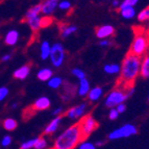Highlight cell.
<instances>
[{
	"label": "cell",
	"instance_id": "cell-20",
	"mask_svg": "<svg viewBox=\"0 0 149 149\" xmlns=\"http://www.w3.org/2000/svg\"><path fill=\"white\" fill-rule=\"evenodd\" d=\"M26 23L28 24V26L32 31H38L39 29L42 28V17L38 16V17L30 18V19L26 20Z\"/></svg>",
	"mask_w": 149,
	"mask_h": 149
},
{
	"label": "cell",
	"instance_id": "cell-42",
	"mask_svg": "<svg viewBox=\"0 0 149 149\" xmlns=\"http://www.w3.org/2000/svg\"><path fill=\"white\" fill-rule=\"evenodd\" d=\"M120 3H121V1H118V0H113L112 2H111V4H112V6L114 8H119Z\"/></svg>",
	"mask_w": 149,
	"mask_h": 149
},
{
	"label": "cell",
	"instance_id": "cell-25",
	"mask_svg": "<svg viewBox=\"0 0 149 149\" xmlns=\"http://www.w3.org/2000/svg\"><path fill=\"white\" fill-rule=\"evenodd\" d=\"M48 87L51 89H60L63 86V78L61 76H52L49 80L47 81Z\"/></svg>",
	"mask_w": 149,
	"mask_h": 149
},
{
	"label": "cell",
	"instance_id": "cell-8",
	"mask_svg": "<svg viewBox=\"0 0 149 149\" xmlns=\"http://www.w3.org/2000/svg\"><path fill=\"white\" fill-rule=\"evenodd\" d=\"M87 109H88L87 102H82V103L76 105V107H70L67 112H66V116L71 120H76V119H79V118H84L87 115Z\"/></svg>",
	"mask_w": 149,
	"mask_h": 149
},
{
	"label": "cell",
	"instance_id": "cell-3",
	"mask_svg": "<svg viewBox=\"0 0 149 149\" xmlns=\"http://www.w3.org/2000/svg\"><path fill=\"white\" fill-rule=\"evenodd\" d=\"M149 50V37L145 32H137L132 40L129 53L138 57L144 56Z\"/></svg>",
	"mask_w": 149,
	"mask_h": 149
},
{
	"label": "cell",
	"instance_id": "cell-32",
	"mask_svg": "<svg viewBox=\"0 0 149 149\" xmlns=\"http://www.w3.org/2000/svg\"><path fill=\"white\" fill-rule=\"evenodd\" d=\"M71 73H72V74L74 75L78 80H81V79L87 78V77H86V72L82 69H80V68H73L72 71H71Z\"/></svg>",
	"mask_w": 149,
	"mask_h": 149
},
{
	"label": "cell",
	"instance_id": "cell-44",
	"mask_svg": "<svg viewBox=\"0 0 149 149\" xmlns=\"http://www.w3.org/2000/svg\"><path fill=\"white\" fill-rule=\"evenodd\" d=\"M104 144V142H102V141H98L95 143V146L96 147H99V146H102V145Z\"/></svg>",
	"mask_w": 149,
	"mask_h": 149
},
{
	"label": "cell",
	"instance_id": "cell-5",
	"mask_svg": "<svg viewBox=\"0 0 149 149\" xmlns=\"http://www.w3.org/2000/svg\"><path fill=\"white\" fill-rule=\"evenodd\" d=\"M137 134L138 128L136 127V125L132 124V123H126V124L122 125V126L118 127V128L114 129L113 132H109L107 139L115 141V140H120L123 138H129Z\"/></svg>",
	"mask_w": 149,
	"mask_h": 149
},
{
	"label": "cell",
	"instance_id": "cell-23",
	"mask_svg": "<svg viewBox=\"0 0 149 149\" xmlns=\"http://www.w3.org/2000/svg\"><path fill=\"white\" fill-rule=\"evenodd\" d=\"M42 14V6H41V3H38V4L33 5L29 10L26 12L25 14V20H27V19H30V18H33V17H38V16H40Z\"/></svg>",
	"mask_w": 149,
	"mask_h": 149
},
{
	"label": "cell",
	"instance_id": "cell-28",
	"mask_svg": "<svg viewBox=\"0 0 149 149\" xmlns=\"http://www.w3.org/2000/svg\"><path fill=\"white\" fill-rule=\"evenodd\" d=\"M57 8H60L63 12H70L71 8H72V3L68 1V0H62V1H58Z\"/></svg>",
	"mask_w": 149,
	"mask_h": 149
},
{
	"label": "cell",
	"instance_id": "cell-38",
	"mask_svg": "<svg viewBox=\"0 0 149 149\" xmlns=\"http://www.w3.org/2000/svg\"><path fill=\"white\" fill-rule=\"evenodd\" d=\"M63 112H64L63 107H56V109H54L52 111V115L53 116H55V117H60L61 115L63 114Z\"/></svg>",
	"mask_w": 149,
	"mask_h": 149
},
{
	"label": "cell",
	"instance_id": "cell-11",
	"mask_svg": "<svg viewBox=\"0 0 149 149\" xmlns=\"http://www.w3.org/2000/svg\"><path fill=\"white\" fill-rule=\"evenodd\" d=\"M51 105V101L48 97L46 96H41L39 97L32 104V109L35 111H45L50 107Z\"/></svg>",
	"mask_w": 149,
	"mask_h": 149
},
{
	"label": "cell",
	"instance_id": "cell-14",
	"mask_svg": "<svg viewBox=\"0 0 149 149\" xmlns=\"http://www.w3.org/2000/svg\"><path fill=\"white\" fill-rule=\"evenodd\" d=\"M19 38H20L19 31L15 29H12V30H10V31H8V33L5 35L4 42H5V44L8 45V46H14V45H16L18 43Z\"/></svg>",
	"mask_w": 149,
	"mask_h": 149
},
{
	"label": "cell",
	"instance_id": "cell-24",
	"mask_svg": "<svg viewBox=\"0 0 149 149\" xmlns=\"http://www.w3.org/2000/svg\"><path fill=\"white\" fill-rule=\"evenodd\" d=\"M103 71L109 75L120 74L121 66L119 64H107L103 66Z\"/></svg>",
	"mask_w": 149,
	"mask_h": 149
},
{
	"label": "cell",
	"instance_id": "cell-29",
	"mask_svg": "<svg viewBox=\"0 0 149 149\" xmlns=\"http://www.w3.org/2000/svg\"><path fill=\"white\" fill-rule=\"evenodd\" d=\"M48 146V141L46 138L44 137H39L37 139L35 145V149H46Z\"/></svg>",
	"mask_w": 149,
	"mask_h": 149
},
{
	"label": "cell",
	"instance_id": "cell-6",
	"mask_svg": "<svg viewBox=\"0 0 149 149\" xmlns=\"http://www.w3.org/2000/svg\"><path fill=\"white\" fill-rule=\"evenodd\" d=\"M66 58V51L61 43H54L51 45V52H50L49 60L53 67L60 68L63 66Z\"/></svg>",
	"mask_w": 149,
	"mask_h": 149
},
{
	"label": "cell",
	"instance_id": "cell-43",
	"mask_svg": "<svg viewBox=\"0 0 149 149\" xmlns=\"http://www.w3.org/2000/svg\"><path fill=\"white\" fill-rule=\"evenodd\" d=\"M10 58H12V55L10 54H4L1 57V61H2V62H8Z\"/></svg>",
	"mask_w": 149,
	"mask_h": 149
},
{
	"label": "cell",
	"instance_id": "cell-21",
	"mask_svg": "<svg viewBox=\"0 0 149 149\" xmlns=\"http://www.w3.org/2000/svg\"><path fill=\"white\" fill-rule=\"evenodd\" d=\"M52 76H53V72L50 68H42L37 73L38 79L41 80V81H48Z\"/></svg>",
	"mask_w": 149,
	"mask_h": 149
},
{
	"label": "cell",
	"instance_id": "cell-9",
	"mask_svg": "<svg viewBox=\"0 0 149 149\" xmlns=\"http://www.w3.org/2000/svg\"><path fill=\"white\" fill-rule=\"evenodd\" d=\"M57 5H58L57 0H46L41 2L42 14L44 15V17H51L57 8Z\"/></svg>",
	"mask_w": 149,
	"mask_h": 149
},
{
	"label": "cell",
	"instance_id": "cell-30",
	"mask_svg": "<svg viewBox=\"0 0 149 149\" xmlns=\"http://www.w3.org/2000/svg\"><path fill=\"white\" fill-rule=\"evenodd\" d=\"M37 139L38 138H33V139H29V140H27V141L23 142L22 144L20 145V149H32V148H35Z\"/></svg>",
	"mask_w": 149,
	"mask_h": 149
},
{
	"label": "cell",
	"instance_id": "cell-12",
	"mask_svg": "<svg viewBox=\"0 0 149 149\" xmlns=\"http://www.w3.org/2000/svg\"><path fill=\"white\" fill-rule=\"evenodd\" d=\"M61 122H62V116L60 117H54L51 121L48 123V125L45 127L44 134H52L56 132L58 127H60Z\"/></svg>",
	"mask_w": 149,
	"mask_h": 149
},
{
	"label": "cell",
	"instance_id": "cell-16",
	"mask_svg": "<svg viewBox=\"0 0 149 149\" xmlns=\"http://www.w3.org/2000/svg\"><path fill=\"white\" fill-rule=\"evenodd\" d=\"M90 90H91V86H90V81L87 78L79 80L78 87H77V94L80 97H86L89 94Z\"/></svg>",
	"mask_w": 149,
	"mask_h": 149
},
{
	"label": "cell",
	"instance_id": "cell-36",
	"mask_svg": "<svg viewBox=\"0 0 149 149\" xmlns=\"http://www.w3.org/2000/svg\"><path fill=\"white\" fill-rule=\"evenodd\" d=\"M8 89L5 87H1L0 88V101H2L6 98V96L8 95Z\"/></svg>",
	"mask_w": 149,
	"mask_h": 149
},
{
	"label": "cell",
	"instance_id": "cell-31",
	"mask_svg": "<svg viewBox=\"0 0 149 149\" xmlns=\"http://www.w3.org/2000/svg\"><path fill=\"white\" fill-rule=\"evenodd\" d=\"M76 148L77 149H96L97 147L95 146V144L94 143H92V142L82 140L79 144H78V146H77Z\"/></svg>",
	"mask_w": 149,
	"mask_h": 149
},
{
	"label": "cell",
	"instance_id": "cell-35",
	"mask_svg": "<svg viewBox=\"0 0 149 149\" xmlns=\"http://www.w3.org/2000/svg\"><path fill=\"white\" fill-rule=\"evenodd\" d=\"M119 115L120 114L117 112V109H109V120H116V119H118Z\"/></svg>",
	"mask_w": 149,
	"mask_h": 149
},
{
	"label": "cell",
	"instance_id": "cell-27",
	"mask_svg": "<svg viewBox=\"0 0 149 149\" xmlns=\"http://www.w3.org/2000/svg\"><path fill=\"white\" fill-rule=\"evenodd\" d=\"M138 20L140 22H145V21H149V6L143 8L141 12L137 15Z\"/></svg>",
	"mask_w": 149,
	"mask_h": 149
},
{
	"label": "cell",
	"instance_id": "cell-34",
	"mask_svg": "<svg viewBox=\"0 0 149 149\" xmlns=\"http://www.w3.org/2000/svg\"><path fill=\"white\" fill-rule=\"evenodd\" d=\"M10 144H12V137L10 136H4L1 140V146L8 147Z\"/></svg>",
	"mask_w": 149,
	"mask_h": 149
},
{
	"label": "cell",
	"instance_id": "cell-41",
	"mask_svg": "<svg viewBox=\"0 0 149 149\" xmlns=\"http://www.w3.org/2000/svg\"><path fill=\"white\" fill-rule=\"evenodd\" d=\"M134 86L132 87H130L129 89H127L126 88V91H125V93H126V96H127V98L128 97H130L132 94H134Z\"/></svg>",
	"mask_w": 149,
	"mask_h": 149
},
{
	"label": "cell",
	"instance_id": "cell-18",
	"mask_svg": "<svg viewBox=\"0 0 149 149\" xmlns=\"http://www.w3.org/2000/svg\"><path fill=\"white\" fill-rule=\"evenodd\" d=\"M50 52H51V45L48 41L44 40L40 44V57L41 60L46 61L49 58Z\"/></svg>",
	"mask_w": 149,
	"mask_h": 149
},
{
	"label": "cell",
	"instance_id": "cell-22",
	"mask_svg": "<svg viewBox=\"0 0 149 149\" xmlns=\"http://www.w3.org/2000/svg\"><path fill=\"white\" fill-rule=\"evenodd\" d=\"M119 13L121 17L125 20H130V19H134L136 16H137V12H136V8H132V6H129V8H124L119 10Z\"/></svg>",
	"mask_w": 149,
	"mask_h": 149
},
{
	"label": "cell",
	"instance_id": "cell-10",
	"mask_svg": "<svg viewBox=\"0 0 149 149\" xmlns=\"http://www.w3.org/2000/svg\"><path fill=\"white\" fill-rule=\"evenodd\" d=\"M115 33V28L112 25H101L96 29V37L100 40H107V38L112 37Z\"/></svg>",
	"mask_w": 149,
	"mask_h": 149
},
{
	"label": "cell",
	"instance_id": "cell-2",
	"mask_svg": "<svg viewBox=\"0 0 149 149\" xmlns=\"http://www.w3.org/2000/svg\"><path fill=\"white\" fill-rule=\"evenodd\" d=\"M82 140L85 139L78 124H73L65 129L54 140L52 149H74Z\"/></svg>",
	"mask_w": 149,
	"mask_h": 149
},
{
	"label": "cell",
	"instance_id": "cell-39",
	"mask_svg": "<svg viewBox=\"0 0 149 149\" xmlns=\"http://www.w3.org/2000/svg\"><path fill=\"white\" fill-rule=\"evenodd\" d=\"M115 109H117V112L119 113V114H122V113H124L125 111H126V105H125L124 103H121V104L117 105Z\"/></svg>",
	"mask_w": 149,
	"mask_h": 149
},
{
	"label": "cell",
	"instance_id": "cell-1",
	"mask_svg": "<svg viewBox=\"0 0 149 149\" xmlns=\"http://www.w3.org/2000/svg\"><path fill=\"white\" fill-rule=\"evenodd\" d=\"M121 71H120V80L124 85L125 88L132 87L134 80L140 75V68H141V57L128 53L122 62Z\"/></svg>",
	"mask_w": 149,
	"mask_h": 149
},
{
	"label": "cell",
	"instance_id": "cell-7",
	"mask_svg": "<svg viewBox=\"0 0 149 149\" xmlns=\"http://www.w3.org/2000/svg\"><path fill=\"white\" fill-rule=\"evenodd\" d=\"M77 124L79 126L84 139L89 137L90 134H92L93 132L98 127L97 121L94 119L93 116H91V115H86L85 117L80 119L79 123H77Z\"/></svg>",
	"mask_w": 149,
	"mask_h": 149
},
{
	"label": "cell",
	"instance_id": "cell-15",
	"mask_svg": "<svg viewBox=\"0 0 149 149\" xmlns=\"http://www.w3.org/2000/svg\"><path fill=\"white\" fill-rule=\"evenodd\" d=\"M30 73V67L28 65H23L21 67H19L18 69H16L14 71V77H15L16 79H20V80H23L25 79L26 77L29 75Z\"/></svg>",
	"mask_w": 149,
	"mask_h": 149
},
{
	"label": "cell",
	"instance_id": "cell-40",
	"mask_svg": "<svg viewBox=\"0 0 149 149\" xmlns=\"http://www.w3.org/2000/svg\"><path fill=\"white\" fill-rule=\"evenodd\" d=\"M112 45V42L109 40H100L99 41V46H101V47H109V46H111Z\"/></svg>",
	"mask_w": 149,
	"mask_h": 149
},
{
	"label": "cell",
	"instance_id": "cell-17",
	"mask_svg": "<svg viewBox=\"0 0 149 149\" xmlns=\"http://www.w3.org/2000/svg\"><path fill=\"white\" fill-rule=\"evenodd\" d=\"M140 76L143 78H149V52L141 58V68H140Z\"/></svg>",
	"mask_w": 149,
	"mask_h": 149
},
{
	"label": "cell",
	"instance_id": "cell-13",
	"mask_svg": "<svg viewBox=\"0 0 149 149\" xmlns=\"http://www.w3.org/2000/svg\"><path fill=\"white\" fill-rule=\"evenodd\" d=\"M102 96H103V89L101 87H94L90 90L87 97L90 102H96L101 99Z\"/></svg>",
	"mask_w": 149,
	"mask_h": 149
},
{
	"label": "cell",
	"instance_id": "cell-33",
	"mask_svg": "<svg viewBox=\"0 0 149 149\" xmlns=\"http://www.w3.org/2000/svg\"><path fill=\"white\" fill-rule=\"evenodd\" d=\"M137 4H138V0H123V1H121V3H120L119 10L124 8H129V6L134 8V5H137Z\"/></svg>",
	"mask_w": 149,
	"mask_h": 149
},
{
	"label": "cell",
	"instance_id": "cell-37",
	"mask_svg": "<svg viewBox=\"0 0 149 149\" xmlns=\"http://www.w3.org/2000/svg\"><path fill=\"white\" fill-rule=\"evenodd\" d=\"M51 22H52L51 17H44V16L42 17V27H47Z\"/></svg>",
	"mask_w": 149,
	"mask_h": 149
},
{
	"label": "cell",
	"instance_id": "cell-19",
	"mask_svg": "<svg viewBox=\"0 0 149 149\" xmlns=\"http://www.w3.org/2000/svg\"><path fill=\"white\" fill-rule=\"evenodd\" d=\"M78 27H77L76 25H73V24H63L61 25L60 27V31H61V36L62 38H68L70 36H72L73 33L77 31Z\"/></svg>",
	"mask_w": 149,
	"mask_h": 149
},
{
	"label": "cell",
	"instance_id": "cell-45",
	"mask_svg": "<svg viewBox=\"0 0 149 149\" xmlns=\"http://www.w3.org/2000/svg\"><path fill=\"white\" fill-rule=\"evenodd\" d=\"M18 107V104H17V103H16V102H15V103H13V109H16V107Z\"/></svg>",
	"mask_w": 149,
	"mask_h": 149
},
{
	"label": "cell",
	"instance_id": "cell-26",
	"mask_svg": "<svg viewBox=\"0 0 149 149\" xmlns=\"http://www.w3.org/2000/svg\"><path fill=\"white\" fill-rule=\"evenodd\" d=\"M2 125L4 127V129L8 130V132H13L15 130L18 126V122L13 118H6L4 121L2 122Z\"/></svg>",
	"mask_w": 149,
	"mask_h": 149
},
{
	"label": "cell",
	"instance_id": "cell-4",
	"mask_svg": "<svg viewBox=\"0 0 149 149\" xmlns=\"http://www.w3.org/2000/svg\"><path fill=\"white\" fill-rule=\"evenodd\" d=\"M126 99L127 96L124 90L121 88H115L107 95L104 99V105L109 109H115L117 105L124 103Z\"/></svg>",
	"mask_w": 149,
	"mask_h": 149
},
{
	"label": "cell",
	"instance_id": "cell-46",
	"mask_svg": "<svg viewBox=\"0 0 149 149\" xmlns=\"http://www.w3.org/2000/svg\"><path fill=\"white\" fill-rule=\"evenodd\" d=\"M148 101H149V95H148Z\"/></svg>",
	"mask_w": 149,
	"mask_h": 149
}]
</instances>
